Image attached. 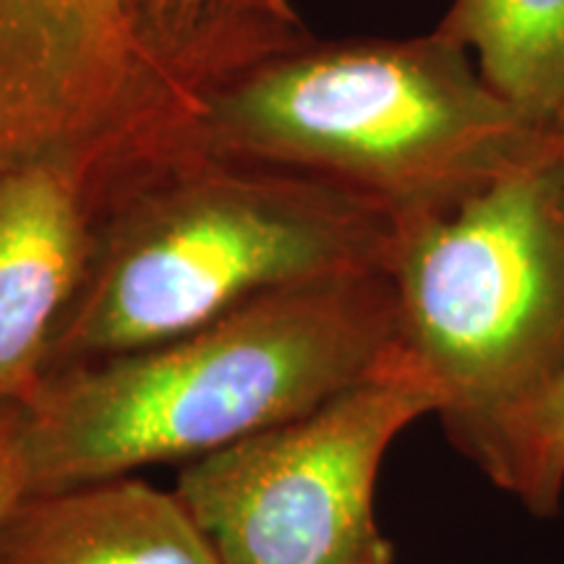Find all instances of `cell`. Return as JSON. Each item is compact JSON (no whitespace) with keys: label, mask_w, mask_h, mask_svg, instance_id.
<instances>
[{"label":"cell","mask_w":564,"mask_h":564,"mask_svg":"<svg viewBox=\"0 0 564 564\" xmlns=\"http://www.w3.org/2000/svg\"><path fill=\"white\" fill-rule=\"evenodd\" d=\"M175 126L105 181L87 278L42 373L165 343L282 288L390 272V212L312 175L199 150Z\"/></svg>","instance_id":"1"},{"label":"cell","mask_w":564,"mask_h":564,"mask_svg":"<svg viewBox=\"0 0 564 564\" xmlns=\"http://www.w3.org/2000/svg\"><path fill=\"white\" fill-rule=\"evenodd\" d=\"M398 348L390 274L264 293L147 348L42 373L19 403L26 491L183 465L312 411Z\"/></svg>","instance_id":"2"},{"label":"cell","mask_w":564,"mask_h":564,"mask_svg":"<svg viewBox=\"0 0 564 564\" xmlns=\"http://www.w3.org/2000/svg\"><path fill=\"white\" fill-rule=\"evenodd\" d=\"M175 129L199 150L333 183L398 223L457 207L546 147L436 30L312 37L204 91Z\"/></svg>","instance_id":"3"},{"label":"cell","mask_w":564,"mask_h":564,"mask_svg":"<svg viewBox=\"0 0 564 564\" xmlns=\"http://www.w3.org/2000/svg\"><path fill=\"white\" fill-rule=\"evenodd\" d=\"M387 274L400 356L481 465L564 373V173L549 137L457 207L398 223Z\"/></svg>","instance_id":"4"},{"label":"cell","mask_w":564,"mask_h":564,"mask_svg":"<svg viewBox=\"0 0 564 564\" xmlns=\"http://www.w3.org/2000/svg\"><path fill=\"white\" fill-rule=\"evenodd\" d=\"M436 408L394 348L312 411L186 463L173 491L223 564H392L377 476L394 436Z\"/></svg>","instance_id":"5"},{"label":"cell","mask_w":564,"mask_h":564,"mask_svg":"<svg viewBox=\"0 0 564 564\" xmlns=\"http://www.w3.org/2000/svg\"><path fill=\"white\" fill-rule=\"evenodd\" d=\"M118 0H0V173L181 116Z\"/></svg>","instance_id":"6"},{"label":"cell","mask_w":564,"mask_h":564,"mask_svg":"<svg viewBox=\"0 0 564 564\" xmlns=\"http://www.w3.org/2000/svg\"><path fill=\"white\" fill-rule=\"evenodd\" d=\"M150 131L68 147L0 173V408L24 403L37 387L87 278L105 178Z\"/></svg>","instance_id":"7"},{"label":"cell","mask_w":564,"mask_h":564,"mask_svg":"<svg viewBox=\"0 0 564 564\" xmlns=\"http://www.w3.org/2000/svg\"><path fill=\"white\" fill-rule=\"evenodd\" d=\"M0 564H223L175 497L131 476L26 491L0 528Z\"/></svg>","instance_id":"8"},{"label":"cell","mask_w":564,"mask_h":564,"mask_svg":"<svg viewBox=\"0 0 564 564\" xmlns=\"http://www.w3.org/2000/svg\"><path fill=\"white\" fill-rule=\"evenodd\" d=\"M123 19L133 53L183 105L312 40L291 0H123Z\"/></svg>","instance_id":"9"},{"label":"cell","mask_w":564,"mask_h":564,"mask_svg":"<svg viewBox=\"0 0 564 564\" xmlns=\"http://www.w3.org/2000/svg\"><path fill=\"white\" fill-rule=\"evenodd\" d=\"M436 32L463 45L528 123L549 129L564 91V0H453Z\"/></svg>","instance_id":"10"},{"label":"cell","mask_w":564,"mask_h":564,"mask_svg":"<svg viewBox=\"0 0 564 564\" xmlns=\"http://www.w3.org/2000/svg\"><path fill=\"white\" fill-rule=\"evenodd\" d=\"M528 510L549 518L564 491V373L514 419L478 465Z\"/></svg>","instance_id":"11"},{"label":"cell","mask_w":564,"mask_h":564,"mask_svg":"<svg viewBox=\"0 0 564 564\" xmlns=\"http://www.w3.org/2000/svg\"><path fill=\"white\" fill-rule=\"evenodd\" d=\"M26 494L24 447H21L19 405L0 408V528Z\"/></svg>","instance_id":"12"},{"label":"cell","mask_w":564,"mask_h":564,"mask_svg":"<svg viewBox=\"0 0 564 564\" xmlns=\"http://www.w3.org/2000/svg\"><path fill=\"white\" fill-rule=\"evenodd\" d=\"M546 137H549V141H552V150L556 154V160H560L562 173H564V91L560 97V105H556V110H554L552 123H549V129H546Z\"/></svg>","instance_id":"13"},{"label":"cell","mask_w":564,"mask_h":564,"mask_svg":"<svg viewBox=\"0 0 564 564\" xmlns=\"http://www.w3.org/2000/svg\"><path fill=\"white\" fill-rule=\"evenodd\" d=\"M118 6H121V11H123V0H118Z\"/></svg>","instance_id":"14"}]
</instances>
